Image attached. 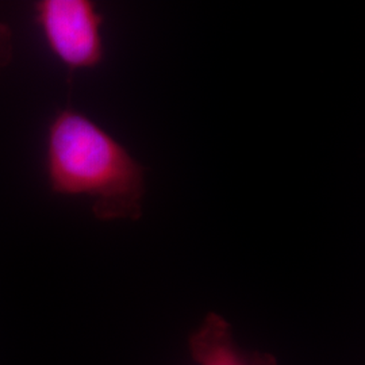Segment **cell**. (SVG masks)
<instances>
[{"label": "cell", "mask_w": 365, "mask_h": 365, "mask_svg": "<svg viewBox=\"0 0 365 365\" xmlns=\"http://www.w3.org/2000/svg\"><path fill=\"white\" fill-rule=\"evenodd\" d=\"M48 180L54 194L86 195L99 221L143 217L144 165L91 118L66 107L48 131Z\"/></svg>", "instance_id": "6da1fadb"}, {"label": "cell", "mask_w": 365, "mask_h": 365, "mask_svg": "<svg viewBox=\"0 0 365 365\" xmlns=\"http://www.w3.org/2000/svg\"><path fill=\"white\" fill-rule=\"evenodd\" d=\"M36 22L54 57L71 72L93 69L105 58L103 14L91 0H41Z\"/></svg>", "instance_id": "7a4b0ae2"}, {"label": "cell", "mask_w": 365, "mask_h": 365, "mask_svg": "<svg viewBox=\"0 0 365 365\" xmlns=\"http://www.w3.org/2000/svg\"><path fill=\"white\" fill-rule=\"evenodd\" d=\"M188 351L196 365H277L271 353L244 351L232 325L218 313L207 314L191 333Z\"/></svg>", "instance_id": "3957f363"}, {"label": "cell", "mask_w": 365, "mask_h": 365, "mask_svg": "<svg viewBox=\"0 0 365 365\" xmlns=\"http://www.w3.org/2000/svg\"><path fill=\"white\" fill-rule=\"evenodd\" d=\"M14 57V37L11 27L0 24V72L10 66Z\"/></svg>", "instance_id": "277c9868"}]
</instances>
